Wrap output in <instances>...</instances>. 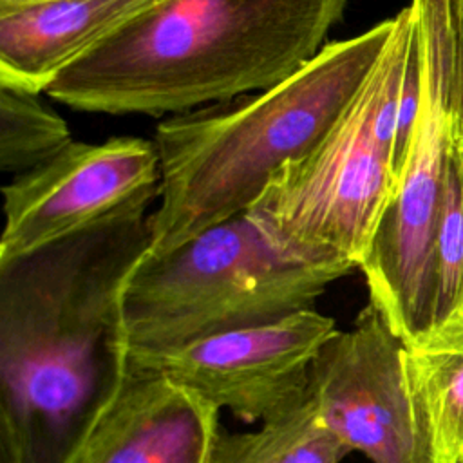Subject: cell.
I'll use <instances>...</instances> for the list:
<instances>
[{
    "mask_svg": "<svg viewBox=\"0 0 463 463\" xmlns=\"http://www.w3.org/2000/svg\"><path fill=\"white\" fill-rule=\"evenodd\" d=\"M353 269L280 244L244 212L168 253H145L123 293L128 353H163L313 309Z\"/></svg>",
    "mask_w": 463,
    "mask_h": 463,
    "instance_id": "cell-4",
    "label": "cell"
},
{
    "mask_svg": "<svg viewBox=\"0 0 463 463\" xmlns=\"http://www.w3.org/2000/svg\"><path fill=\"white\" fill-rule=\"evenodd\" d=\"M412 36L409 4L333 127L307 154L288 161L250 206V217L269 237L360 266L396 181L398 109Z\"/></svg>",
    "mask_w": 463,
    "mask_h": 463,
    "instance_id": "cell-5",
    "label": "cell"
},
{
    "mask_svg": "<svg viewBox=\"0 0 463 463\" xmlns=\"http://www.w3.org/2000/svg\"><path fill=\"white\" fill-rule=\"evenodd\" d=\"M403 340L367 302L317 354L309 396L322 423L371 463H430L405 369Z\"/></svg>",
    "mask_w": 463,
    "mask_h": 463,
    "instance_id": "cell-8",
    "label": "cell"
},
{
    "mask_svg": "<svg viewBox=\"0 0 463 463\" xmlns=\"http://www.w3.org/2000/svg\"><path fill=\"white\" fill-rule=\"evenodd\" d=\"M0 463H22L16 443L2 429H0Z\"/></svg>",
    "mask_w": 463,
    "mask_h": 463,
    "instance_id": "cell-17",
    "label": "cell"
},
{
    "mask_svg": "<svg viewBox=\"0 0 463 463\" xmlns=\"http://www.w3.org/2000/svg\"><path fill=\"white\" fill-rule=\"evenodd\" d=\"M459 327H463V157L458 141L449 159L434 235L427 335L420 347Z\"/></svg>",
    "mask_w": 463,
    "mask_h": 463,
    "instance_id": "cell-14",
    "label": "cell"
},
{
    "mask_svg": "<svg viewBox=\"0 0 463 463\" xmlns=\"http://www.w3.org/2000/svg\"><path fill=\"white\" fill-rule=\"evenodd\" d=\"M459 150H461V157H463V139H459Z\"/></svg>",
    "mask_w": 463,
    "mask_h": 463,
    "instance_id": "cell-19",
    "label": "cell"
},
{
    "mask_svg": "<svg viewBox=\"0 0 463 463\" xmlns=\"http://www.w3.org/2000/svg\"><path fill=\"white\" fill-rule=\"evenodd\" d=\"M349 0H161L45 94L83 112L183 114L271 89L311 61Z\"/></svg>",
    "mask_w": 463,
    "mask_h": 463,
    "instance_id": "cell-2",
    "label": "cell"
},
{
    "mask_svg": "<svg viewBox=\"0 0 463 463\" xmlns=\"http://www.w3.org/2000/svg\"><path fill=\"white\" fill-rule=\"evenodd\" d=\"M2 4H25V2H40V0H0Z\"/></svg>",
    "mask_w": 463,
    "mask_h": 463,
    "instance_id": "cell-18",
    "label": "cell"
},
{
    "mask_svg": "<svg viewBox=\"0 0 463 463\" xmlns=\"http://www.w3.org/2000/svg\"><path fill=\"white\" fill-rule=\"evenodd\" d=\"M72 139L65 119L40 94L0 85V168L16 175L36 168Z\"/></svg>",
    "mask_w": 463,
    "mask_h": 463,
    "instance_id": "cell-15",
    "label": "cell"
},
{
    "mask_svg": "<svg viewBox=\"0 0 463 463\" xmlns=\"http://www.w3.org/2000/svg\"><path fill=\"white\" fill-rule=\"evenodd\" d=\"M215 405L152 369H130L74 463H208Z\"/></svg>",
    "mask_w": 463,
    "mask_h": 463,
    "instance_id": "cell-10",
    "label": "cell"
},
{
    "mask_svg": "<svg viewBox=\"0 0 463 463\" xmlns=\"http://www.w3.org/2000/svg\"><path fill=\"white\" fill-rule=\"evenodd\" d=\"M336 322L304 309L284 318L197 338L175 349L130 354V369H152L217 409L253 423L309 398L311 369Z\"/></svg>",
    "mask_w": 463,
    "mask_h": 463,
    "instance_id": "cell-7",
    "label": "cell"
},
{
    "mask_svg": "<svg viewBox=\"0 0 463 463\" xmlns=\"http://www.w3.org/2000/svg\"><path fill=\"white\" fill-rule=\"evenodd\" d=\"M161 0L0 2V85L34 94Z\"/></svg>",
    "mask_w": 463,
    "mask_h": 463,
    "instance_id": "cell-11",
    "label": "cell"
},
{
    "mask_svg": "<svg viewBox=\"0 0 463 463\" xmlns=\"http://www.w3.org/2000/svg\"><path fill=\"white\" fill-rule=\"evenodd\" d=\"M454 22L458 36V71H459V116L458 134L463 139V0H454Z\"/></svg>",
    "mask_w": 463,
    "mask_h": 463,
    "instance_id": "cell-16",
    "label": "cell"
},
{
    "mask_svg": "<svg viewBox=\"0 0 463 463\" xmlns=\"http://www.w3.org/2000/svg\"><path fill=\"white\" fill-rule=\"evenodd\" d=\"M351 454L322 423L311 396L251 432L221 427L208 463H342Z\"/></svg>",
    "mask_w": 463,
    "mask_h": 463,
    "instance_id": "cell-13",
    "label": "cell"
},
{
    "mask_svg": "<svg viewBox=\"0 0 463 463\" xmlns=\"http://www.w3.org/2000/svg\"><path fill=\"white\" fill-rule=\"evenodd\" d=\"M416 11L421 101L392 192L360 260L369 302L409 349L423 344L430 266L450 154L459 141L454 0H411Z\"/></svg>",
    "mask_w": 463,
    "mask_h": 463,
    "instance_id": "cell-6",
    "label": "cell"
},
{
    "mask_svg": "<svg viewBox=\"0 0 463 463\" xmlns=\"http://www.w3.org/2000/svg\"><path fill=\"white\" fill-rule=\"evenodd\" d=\"M392 29L394 16L356 36L327 42L271 89L163 119L154 134L161 181L146 255L168 253L248 212L269 179L333 127Z\"/></svg>",
    "mask_w": 463,
    "mask_h": 463,
    "instance_id": "cell-3",
    "label": "cell"
},
{
    "mask_svg": "<svg viewBox=\"0 0 463 463\" xmlns=\"http://www.w3.org/2000/svg\"><path fill=\"white\" fill-rule=\"evenodd\" d=\"M159 181L154 141L128 136L96 145L71 141L2 188L0 262L85 230L145 195L159 194Z\"/></svg>",
    "mask_w": 463,
    "mask_h": 463,
    "instance_id": "cell-9",
    "label": "cell"
},
{
    "mask_svg": "<svg viewBox=\"0 0 463 463\" xmlns=\"http://www.w3.org/2000/svg\"><path fill=\"white\" fill-rule=\"evenodd\" d=\"M430 463H463V327L405 351Z\"/></svg>",
    "mask_w": 463,
    "mask_h": 463,
    "instance_id": "cell-12",
    "label": "cell"
},
{
    "mask_svg": "<svg viewBox=\"0 0 463 463\" xmlns=\"http://www.w3.org/2000/svg\"><path fill=\"white\" fill-rule=\"evenodd\" d=\"M156 197L0 262V429L22 463H74L127 380L123 293Z\"/></svg>",
    "mask_w": 463,
    "mask_h": 463,
    "instance_id": "cell-1",
    "label": "cell"
}]
</instances>
